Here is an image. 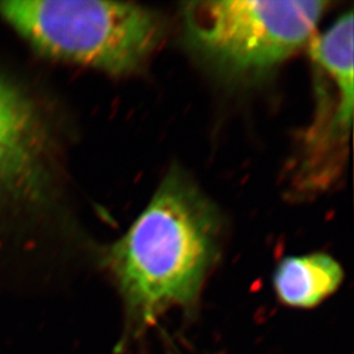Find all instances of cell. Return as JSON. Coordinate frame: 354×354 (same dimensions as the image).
Listing matches in <instances>:
<instances>
[{
	"mask_svg": "<svg viewBox=\"0 0 354 354\" xmlns=\"http://www.w3.org/2000/svg\"><path fill=\"white\" fill-rule=\"evenodd\" d=\"M221 218L188 174L172 167L109 265L129 311L144 324L191 304L217 257Z\"/></svg>",
	"mask_w": 354,
	"mask_h": 354,
	"instance_id": "1",
	"label": "cell"
},
{
	"mask_svg": "<svg viewBox=\"0 0 354 354\" xmlns=\"http://www.w3.org/2000/svg\"><path fill=\"white\" fill-rule=\"evenodd\" d=\"M0 17L41 53L108 74L139 71L163 37L158 14L133 3L10 0Z\"/></svg>",
	"mask_w": 354,
	"mask_h": 354,
	"instance_id": "2",
	"label": "cell"
},
{
	"mask_svg": "<svg viewBox=\"0 0 354 354\" xmlns=\"http://www.w3.org/2000/svg\"><path fill=\"white\" fill-rule=\"evenodd\" d=\"M329 3L205 0L183 3L188 46L231 77L265 74L311 41Z\"/></svg>",
	"mask_w": 354,
	"mask_h": 354,
	"instance_id": "3",
	"label": "cell"
},
{
	"mask_svg": "<svg viewBox=\"0 0 354 354\" xmlns=\"http://www.w3.org/2000/svg\"><path fill=\"white\" fill-rule=\"evenodd\" d=\"M310 55L319 74V111L306 139L301 179L322 185L343 158L353 118V12L343 14L324 34L311 39Z\"/></svg>",
	"mask_w": 354,
	"mask_h": 354,
	"instance_id": "4",
	"label": "cell"
},
{
	"mask_svg": "<svg viewBox=\"0 0 354 354\" xmlns=\"http://www.w3.org/2000/svg\"><path fill=\"white\" fill-rule=\"evenodd\" d=\"M343 277L334 258L317 252L282 259L275 271L274 288L284 304L313 308L337 290Z\"/></svg>",
	"mask_w": 354,
	"mask_h": 354,
	"instance_id": "5",
	"label": "cell"
},
{
	"mask_svg": "<svg viewBox=\"0 0 354 354\" xmlns=\"http://www.w3.org/2000/svg\"><path fill=\"white\" fill-rule=\"evenodd\" d=\"M20 120L13 106L3 99L0 102V160L6 155L19 137Z\"/></svg>",
	"mask_w": 354,
	"mask_h": 354,
	"instance_id": "6",
	"label": "cell"
},
{
	"mask_svg": "<svg viewBox=\"0 0 354 354\" xmlns=\"http://www.w3.org/2000/svg\"><path fill=\"white\" fill-rule=\"evenodd\" d=\"M3 99H5V97H1V95H0V102H1V101L3 100Z\"/></svg>",
	"mask_w": 354,
	"mask_h": 354,
	"instance_id": "7",
	"label": "cell"
}]
</instances>
